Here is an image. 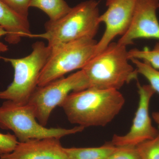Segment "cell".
I'll return each mask as SVG.
<instances>
[{"label":"cell","instance_id":"1","mask_svg":"<svg viewBox=\"0 0 159 159\" xmlns=\"http://www.w3.org/2000/svg\"><path fill=\"white\" fill-rule=\"evenodd\" d=\"M125 102L119 90L89 88L72 92L60 107L69 122L85 128L105 126L119 114Z\"/></svg>","mask_w":159,"mask_h":159},{"label":"cell","instance_id":"2","mask_svg":"<svg viewBox=\"0 0 159 159\" xmlns=\"http://www.w3.org/2000/svg\"><path fill=\"white\" fill-rule=\"evenodd\" d=\"M129 61L126 47L112 42L81 70L88 80L89 88L119 90L125 84L138 79L139 74Z\"/></svg>","mask_w":159,"mask_h":159},{"label":"cell","instance_id":"3","mask_svg":"<svg viewBox=\"0 0 159 159\" xmlns=\"http://www.w3.org/2000/svg\"><path fill=\"white\" fill-rule=\"evenodd\" d=\"M98 3L88 0L78 4L66 15L56 20H49L45 24V32L31 34V38L39 37L47 40L51 49L84 38H94L99 25Z\"/></svg>","mask_w":159,"mask_h":159},{"label":"cell","instance_id":"4","mask_svg":"<svg viewBox=\"0 0 159 159\" xmlns=\"http://www.w3.org/2000/svg\"><path fill=\"white\" fill-rule=\"evenodd\" d=\"M31 54L20 58L3 57L11 63L14 70V79L6 90L0 91V99L17 103H28L38 87L41 71L48 61L51 49L42 41L32 46Z\"/></svg>","mask_w":159,"mask_h":159},{"label":"cell","instance_id":"5","mask_svg":"<svg viewBox=\"0 0 159 159\" xmlns=\"http://www.w3.org/2000/svg\"><path fill=\"white\" fill-rule=\"evenodd\" d=\"M0 128L12 131L19 142H23L51 137L61 139L85 128L79 125L71 129L47 128L37 121L34 109L29 103L6 100L0 106Z\"/></svg>","mask_w":159,"mask_h":159},{"label":"cell","instance_id":"6","mask_svg":"<svg viewBox=\"0 0 159 159\" xmlns=\"http://www.w3.org/2000/svg\"><path fill=\"white\" fill-rule=\"evenodd\" d=\"M97 43L94 38H84L51 49L38 86L45 85L71 71L83 68L95 55Z\"/></svg>","mask_w":159,"mask_h":159},{"label":"cell","instance_id":"7","mask_svg":"<svg viewBox=\"0 0 159 159\" xmlns=\"http://www.w3.org/2000/svg\"><path fill=\"white\" fill-rule=\"evenodd\" d=\"M89 87L88 80L83 70H80L67 77L38 86L28 103L34 109L38 122L45 126L52 111L56 107L60 106L69 94Z\"/></svg>","mask_w":159,"mask_h":159},{"label":"cell","instance_id":"8","mask_svg":"<svg viewBox=\"0 0 159 159\" xmlns=\"http://www.w3.org/2000/svg\"><path fill=\"white\" fill-rule=\"evenodd\" d=\"M139 96V106L132 125L128 133L123 136L114 135L111 143L117 147H136L142 142L154 139L159 130L154 127L149 116L151 99L156 92L149 84L137 82Z\"/></svg>","mask_w":159,"mask_h":159},{"label":"cell","instance_id":"9","mask_svg":"<svg viewBox=\"0 0 159 159\" xmlns=\"http://www.w3.org/2000/svg\"><path fill=\"white\" fill-rule=\"evenodd\" d=\"M137 1L106 0L107 9L99 17V22L105 24V30L97 43L94 56L103 51L115 38L119 35L122 36L126 32L131 21Z\"/></svg>","mask_w":159,"mask_h":159},{"label":"cell","instance_id":"10","mask_svg":"<svg viewBox=\"0 0 159 159\" xmlns=\"http://www.w3.org/2000/svg\"><path fill=\"white\" fill-rule=\"evenodd\" d=\"M159 0H137L128 30L118 43L127 47L139 39L159 40Z\"/></svg>","mask_w":159,"mask_h":159},{"label":"cell","instance_id":"11","mask_svg":"<svg viewBox=\"0 0 159 159\" xmlns=\"http://www.w3.org/2000/svg\"><path fill=\"white\" fill-rule=\"evenodd\" d=\"M59 138L51 137L19 142L13 152L0 159H70Z\"/></svg>","mask_w":159,"mask_h":159},{"label":"cell","instance_id":"12","mask_svg":"<svg viewBox=\"0 0 159 159\" xmlns=\"http://www.w3.org/2000/svg\"><path fill=\"white\" fill-rule=\"evenodd\" d=\"M0 25L7 31L5 40L7 42L15 44L23 37L31 38L29 20L22 17L11 10L0 0Z\"/></svg>","mask_w":159,"mask_h":159},{"label":"cell","instance_id":"13","mask_svg":"<svg viewBox=\"0 0 159 159\" xmlns=\"http://www.w3.org/2000/svg\"><path fill=\"white\" fill-rule=\"evenodd\" d=\"M119 148L111 142L100 147L64 149L70 159H107Z\"/></svg>","mask_w":159,"mask_h":159},{"label":"cell","instance_id":"14","mask_svg":"<svg viewBox=\"0 0 159 159\" xmlns=\"http://www.w3.org/2000/svg\"><path fill=\"white\" fill-rule=\"evenodd\" d=\"M30 7L40 9L48 16L49 20L51 21L62 17L71 9L64 0H31Z\"/></svg>","mask_w":159,"mask_h":159},{"label":"cell","instance_id":"15","mask_svg":"<svg viewBox=\"0 0 159 159\" xmlns=\"http://www.w3.org/2000/svg\"><path fill=\"white\" fill-rule=\"evenodd\" d=\"M136 67L138 74H142L149 81L151 86L159 94V71L147 61L136 58L129 59Z\"/></svg>","mask_w":159,"mask_h":159},{"label":"cell","instance_id":"16","mask_svg":"<svg viewBox=\"0 0 159 159\" xmlns=\"http://www.w3.org/2000/svg\"><path fill=\"white\" fill-rule=\"evenodd\" d=\"M128 55L129 59L136 58L147 61L155 69H159V42L152 50L133 49L128 51Z\"/></svg>","mask_w":159,"mask_h":159},{"label":"cell","instance_id":"17","mask_svg":"<svg viewBox=\"0 0 159 159\" xmlns=\"http://www.w3.org/2000/svg\"><path fill=\"white\" fill-rule=\"evenodd\" d=\"M141 159H159V132L154 139L136 146Z\"/></svg>","mask_w":159,"mask_h":159},{"label":"cell","instance_id":"18","mask_svg":"<svg viewBox=\"0 0 159 159\" xmlns=\"http://www.w3.org/2000/svg\"><path fill=\"white\" fill-rule=\"evenodd\" d=\"M11 10L22 17L29 20L31 0H1Z\"/></svg>","mask_w":159,"mask_h":159},{"label":"cell","instance_id":"19","mask_svg":"<svg viewBox=\"0 0 159 159\" xmlns=\"http://www.w3.org/2000/svg\"><path fill=\"white\" fill-rule=\"evenodd\" d=\"M19 142L14 134L0 133V156L8 154L13 152Z\"/></svg>","mask_w":159,"mask_h":159},{"label":"cell","instance_id":"20","mask_svg":"<svg viewBox=\"0 0 159 159\" xmlns=\"http://www.w3.org/2000/svg\"><path fill=\"white\" fill-rule=\"evenodd\" d=\"M107 159H141L136 147H119Z\"/></svg>","mask_w":159,"mask_h":159},{"label":"cell","instance_id":"21","mask_svg":"<svg viewBox=\"0 0 159 159\" xmlns=\"http://www.w3.org/2000/svg\"><path fill=\"white\" fill-rule=\"evenodd\" d=\"M7 34L8 33L7 31L3 28V27L0 25V39L2 36H6ZM8 50H9V48H8V46L0 41V53L6 52V51H8ZM2 58L3 57L0 56V60L2 59Z\"/></svg>","mask_w":159,"mask_h":159},{"label":"cell","instance_id":"22","mask_svg":"<svg viewBox=\"0 0 159 159\" xmlns=\"http://www.w3.org/2000/svg\"><path fill=\"white\" fill-rule=\"evenodd\" d=\"M152 117L154 121L158 125L159 128V111L154 112L152 113Z\"/></svg>","mask_w":159,"mask_h":159}]
</instances>
